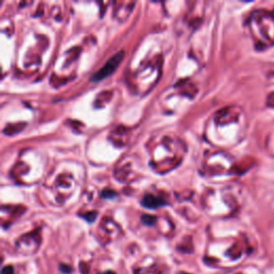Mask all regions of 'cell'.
<instances>
[{"instance_id": "cell-1", "label": "cell", "mask_w": 274, "mask_h": 274, "mask_svg": "<svg viewBox=\"0 0 274 274\" xmlns=\"http://www.w3.org/2000/svg\"><path fill=\"white\" fill-rule=\"evenodd\" d=\"M251 28L259 50H267L274 45V13L267 10L256 11L252 15Z\"/></svg>"}, {"instance_id": "cell-2", "label": "cell", "mask_w": 274, "mask_h": 274, "mask_svg": "<svg viewBox=\"0 0 274 274\" xmlns=\"http://www.w3.org/2000/svg\"><path fill=\"white\" fill-rule=\"evenodd\" d=\"M124 57V53L121 51V52H118L117 54H115L112 58H110L109 61H107L99 71L95 72L92 76H91V81H94V82H99V81H102L104 80V78L109 77L112 73L115 72V70L117 68V66H118L122 59Z\"/></svg>"}, {"instance_id": "cell-3", "label": "cell", "mask_w": 274, "mask_h": 274, "mask_svg": "<svg viewBox=\"0 0 274 274\" xmlns=\"http://www.w3.org/2000/svg\"><path fill=\"white\" fill-rule=\"evenodd\" d=\"M142 204L147 208H159L164 204V201L158 197L152 196V195H145Z\"/></svg>"}, {"instance_id": "cell-4", "label": "cell", "mask_w": 274, "mask_h": 274, "mask_svg": "<svg viewBox=\"0 0 274 274\" xmlns=\"http://www.w3.org/2000/svg\"><path fill=\"white\" fill-rule=\"evenodd\" d=\"M142 220L147 225H152L154 223V221H155V218L154 217H150V215H144Z\"/></svg>"}, {"instance_id": "cell-5", "label": "cell", "mask_w": 274, "mask_h": 274, "mask_svg": "<svg viewBox=\"0 0 274 274\" xmlns=\"http://www.w3.org/2000/svg\"><path fill=\"white\" fill-rule=\"evenodd\" d=\"M2 274H14V268L12 266H6L4 267Z\"/></svg>"}, {"instance_id": "cell-6", "label": "cell", "mask_w": 274, "mask_h": 274, "mask_svg": "<svg viewBox=\"0 0 274 274\" xmlns=\"http://www.w3.org/2000/svg\"><path fill=\"white\" fill-rule=\"evenodd\" d=\"M136 274H160L158 271H153V270H149V269H146V270H139L136 272Z\"/></svg>"}, {"instance_id": "cell-7", "label": "cell", "mask_w": 274, "mask_h": 274, "mask_svg": "<svg viewBox=\"0 0 274 274\" xmlns=\"http://www.w3.org/2000/svg\"><path fill=\"white\" fill-rule=\"evenodd\" d=\"M103 274H116V273L115 272H112V271H107V272H105Z\"/></svg>"}]
</instances>
